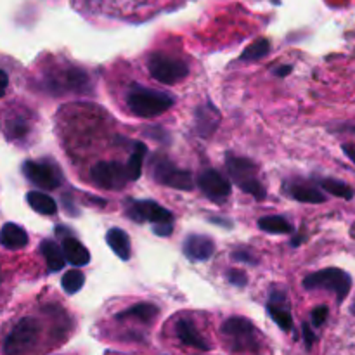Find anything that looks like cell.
Segmentation results:
<instances>
[{
    "instance_id": "obj_8",
    "label": "cell",
    "mask_w": 355,
    "mask_h": 355,
    "mask_svg": "<svg viewBox=\"0 0 355 355\" xmlns=\"http://www.w3.org/2000/svg\"><path fill=\"white\" fill-rule=\"evenodd\" d=\"M125 214L135 222L156 224H173V215L162 205L151 200H128L125 203Z\"/></svg>"
},
{
    "instance_id": "obj_10",
    "label": "cell",
    "mask_w": 355,
    "mask_h": 355,
    "mask_svg": "<svg viewBox=\"0 0 355 355\" xmlns=\"http://www.w3.org/2000/svg\"><path fill=\"white\" fill-rule=\"evenodd\" d=\"M23 173L31 184L44 191H54L61 186V173L58 166L51 163L26 162L23 165Z\"/></svg>"
},
{
    "instance_id": "obj_27",
    "label": "cell",
    "mask_w": 355,
    "mask_h": 355,
    "mask_svg": "<svg viewBox=\"0 0 355 355\" xmlns=\"http://www.w3.org/2000/svg\"><path fill=\"white\" fill-rule=\"evenodd\" d=\"M269 42L267 40H257L255 44L250 45L245 52L241 54V61H257V59L263 58L269 54Z\"/></svg>"
},
{
    "instance_id": "obj_39",
    "label": "cell",
    "mask_w": 355,
    "mask_h": 355,
    "mask_svg": "<svg viewBox=\"0 0 355 355\" xmlns=\"http://www.w3.org/2000/svg\"><path fill=\"white\" fill-rule=\"evenodd\" d=\"M0 283H2V274H0Z\"/></svg>"
},
{
    "instance_id": "obj_16",
    "label": "cell",
    "mask_w": 355,
    "mask_h": 355,
    "mask_svg": "<svg viewBox=\"0 0 355 355\" xmlns=\"http://www.w3.org/2000/svg\"><path fill=\"white\" fill-rule=\"evenodd\" d=\"M218 120H220V114H218V111L211 104H203L194 113L196 132L201 137H210L215 132V128L218 127Z\"/></svg>"
},
{
    "instance_id": "obj_31",
    "label": "cell",
    "mask_w": 355,
    "mask_h": 355,
    "mask_svg": "<svg viewBox=\"0 0 355 355\" xmlns=\"http://www.w3.org/2000/svg\"><path fill=\"white\" fill-rule=\"evenodd\" d=\"M227 279H229V283L234 284V286H238V288L246 286V283H248L245 272H241V270H229Z\"/></svg>"
},
{
    "instance_id": "obj_37",
    "label": "cell",
    "mask_w": 355,
    "mask_h": 355,
    "mask_svg": "<svg viewBox=\"0 0 355 355\" xmlns=\"http://www.w3.org/2000/svg\"><path fill=\"white\" fill-rule=\"evenodd\" d=\"M291 73V66H281L279 69H276L277 76H286Z\"/></svg>"
},
{
    "instance_id": "obj_33",
    "label": "cell",
    "mask_w": 355,
    "mask_h": 355,
    "mask_svg": "<svg viewBox=\"0 0 355 355\" xmlns=\"http://www.w3.org/2000/svg\"><path fill=\"white\" fill-rule=\"evenodd\" d=\"M153 232L156 236H165V238H168L173 232V224H156L153 225Z\"/></svg>"
},
{
    "instance_id": "obj_3",
    "label": "cell",
    "mask_w": 355,
    "mask_h": 355,
    "mask_svg": "<svg viewBox=\"0 0 355 355\" xmlns=\"http://www.w3.org/2000/svg\"><path fill=\"white\" fill-rule=\"evenodd\" d=\"M304 288L309 291L326 290L335 293L336 300L342 304L350 293L352 288V277L349 272L338 267H328V269L318 270V272L309 274L304 279Z\"/></svg>"
},
{
    "instance_id": "obj_29",
    "label": "cell",
    "mask_w": 355,
    "mask_h": 355,
    "mask_svg": "<svg viewBox=\"0 0 355 355\" xmlns=\"http://www.w3.org/2000/svg\"><path fill=\"white\" fill-rule=\"evenodd\" d=\"M231 259L234 260V262H239V263H248V266H257L259 263V259H257L255 255H253L250 250H236V252H232Z\"/></svg>"
},
{
    "instance_id": "obj_15",
    "label": "cell",
    "mask_w": 355,
    "mask_h": 355,
    "mask_svg": "<svg viewBox=\"0 0 355 355\" xmlns=\"http://www.w3.org/2000/svg\"><path fill=\"white\" fill-rule=\"evenodd\" d=\"M175 333L177 338L187 347H193V349L201 350V352H208L211 349L210 343L200 335V331L196 329V326L189 321V319H179L175 324Z\"/></svg>"
},
{
    "instance_id": "obj_17",
    "label": "cell",
    "mask_w": 355,
    "mask_h": 355,
    "mask_svg": "<svg viewBox=\"0 0 355 355\" xmlns=\"http://www.w3.org/2000/svg\"><path fill=\"white\" fill-rule=\"evenodd\" d=\"M62 253H64V259L75 267H83L90 262L89 250L71 236L64 238V241H62Z\"/></svg>"
},
{
    "instance_id": "obj_1",
    "label": "cell",
    "mask_w": 355,
    "mask_h": 355,
    "mask_svg": "<svg viewBox=\"0 0 355 355\" xmlns=\"http://www.w3.org/2000/svg\"><path fill=\"white\" fill-rule=\"evenodd\" d=\"M173 97L162 90L134 85L127 94V104L135 116L153 118L163 114L173 106Z\"/></svg>"
},
{
    "instance_id": "obj_7",
    "label": "cell",
    "mask_w": 355,
    "mask_h": 355,
    "mask_svg": "<svg viewBox=\"0 0 355 355\" xmlns=\"http://www.w3.org/2000/svg\"><path fill=\"white\" fill-rule=\"evenodd\" d=\"M38 335H40V324L37 319L23 318L7 335L6 342H3V354L24 355L30 352L37 343Z\"/></svg>"
},
{
    "instance_id": "obj_34",
    "label": "cell",
    "mask_w": 355,
    "mask_h": 355,
    "mask_svg": "<svg viewBox=\"0 0 355 355\" xmlns=\"http://www.w3.org/2000/svg\"><path fill=\"white\" fill-rule=\"evenodd\" d=\"M304 342H305V347H307V350H311L315 342V335L309 324H304Z\"/></svg>"
},
{
    "instance_id": "obj_36",
    "label": "cell",
    "mask_w": 355,
    "mask_h": 355,
    "mask_svg": "<svg viewBox=\"0 0 355 355\" xmlns=\"http://www.w3.org/2000/svg\"><path fill=\"white\" fill-rule=\"evenodd\" d=\"M342 149H343V153H345L347 158H350V162L355 163V146L354 144H343Z\"/></svg>"
},
{
    "instance_id": "obj_22",
    "label": "cell",
    "mask_w": 355,
    "mask_h": 355,
    "mask_svg": "<svg viewBox=\"0 0 355 355\" xmlns=\"http://www.w3.org/2000/svg\"><path fill=\"white\" fill-rule=\"evenodd\" d=\"M26 201L31 207V210H35L40 215H54L58 211V205L52 200V196L40 193V191H31V193H28Z\"/></svg>"
},
{
    "instance_id": "obj_24",
    "label": "cell",
    "mask_w": 355,
    "mask_h": 355,
    "mask_svg": "<svg viewBox=\"0 0 355 355\" xmlns=\"http://www.w3.org/2000/svg\"><path fill=\"white\" fill-rule=\"evenodd\" d=\"M158 312H159V309L156 307V305H153V304H137V305H134V307L127 309V311L120 312L116 318L118 319L134 318V319H139V321H142V322H149L153 318H156V314H158Z\"/></svg>"
},
{
    "instance_id": "obj_9",
    "label": "cell",
    "mask_w": 355,
    "mask_h": 355,
    "mask_svg": "<svg viewBox=\"0 0 355 355\" xmlns=\"http://www.w3.org/2000/svg\"><path fill=\"white\" fill-rule=\"evenodd\" d=\"M90 177L96 186L107 191H121L128 182L127 168L118 162H99L90 170Z\"/></svg>"
},
{
    "instance_id": "obj_23",
    "label": "cell",
    "mask_w": 355,
    "mask_h": 355,
    "mask_svg": "<svg viewBox=\"0 0 355 355\" xmlns=\"http://www.w3.org/2000/svg\"><path fill=\"white\" fill-rule=\"evenodd\" d=\"M259 227L262 231L270 232V234H291L293 232V225L279 215H269V217H262L259 220Z\"/></svg>"
},
{
    "instance_id": "obj_13",
    "label": "cell",
    "mask_w": 355,
    "mask_h": 355,
    "mask_svg": "<svg viewBox=\"0 0 355 355\" xmlns=\"http://www.w3.org/2000/svg\"><path fill=\"white\" fill-rule=\"evenodd\" d=\"M184 255L193 262H205L215 253V243L208 236L189 234L184 239Z\"/></svg>"
},
{
    "instance_id": "obj_30",
    "label": "cell",
    "mask_w": 355,
    "mask_h": 355,
    "mask_svg": "<svg viewBox=\"0 0 355 355\" xmlns=\"http://www.w3.org/2000/svg\"><path fill=\"white\" fill-rule=\"evenodd\" d=\"M328 315H329V309L326 307V305H319V307H315L311 314L312 324H314L315 328H321V326L326 322V319H328Z\"/></svg>"
},
{
    "instance_id": "obj_21",
    "label": "cell",
    "mask_w": 355,
    "mask_h": 355,
    "mask_svg": "<svg viewBox=\"0 0 355 355\" xmlns=\"http://www.w3.org/2000/svg\"><path fill=\"white\" fill-rule=\"evenodd\" d=\"M146 155H148V146H146L144 142H135L134 151H132L130 158H128V163L125 165V168H127L128 180L141 179L142 163H144Z\"/></svg>"
},
{
    "instance_id": "obj_11",
    "label": "cell",
    "mask_w": 355,
    "mask_h": 355,
    "mask_svg": "<svg viewBox=\"0 0 355 355\" xmlns=\"http://www.w3.org/2000/svg\"><path fill=\"white\" fill-rule=\"evenodd\" d=\"M198 186L214 201H222L231 194V182L217 170H203L198 177Z\"/></svg>"
},
{
    "instance_id": "obj_18",
    "label": "cell",
    "mask_w": 355,
    "mask_h": 355,
    "mask_svg": "<svg viewBox=\"0 0 355 355\" xmlns=\"http://www.w3.org/2000/svg\"><path fill=\"white\" fill-rule=\"evenodd\" d=\"M106 243L110 245V248L113 250L114 255L120 257L121 260H130L132 257L130 238H128V234L123 231V229H118V227L110 229L106 234Z\"/></svg>"
},
{
    "instance_id": "obj_28",
    "label": "cell",
    "mask_w": 355,
    "mask_h": 355,
    "mask_svg": "<svg viewBox=\"0 0 355 355\" xmlns=\"http://www.w3.org/2000/svg\"><path fill=\"white\" fill-rule=\"evenodd\" d=\"M76 2H82L83 6H89V7H104V6H111V7H116V3H125L127 0H76ZM128 2L135 3V7H139L137 3H144V6L151 7L153 0H128Z\"/></svg>"
},
{
    "instance_id": "obj_35",
    "label": "cell",
    "mask_w": 355,
    "mask_h": 355,
    "mask_svg": "<svg viewBox=\"0 0 355 355\" xmlns=\"http://www.w3.org/2000/svg\"><path fill=\"white\" fill-rule=\"evenodd\" d=\"M7 85H9V76L3 69H0V97H3V94H6Z\"/></svg>"
},
{
    "instance_id": "obj_4",
    "label": "cell",
    "mask_w": 355,
    "mask_h": 355,
    "mask_svg": "<svg viewBox=\"0 0 355 355\" xmlns=\"http://www.w3.org/2000/svg\"><path fill=\"white\" fill-rule=\"evenodd\" d=\"M234 352H257L260 345L257 328L246 318H229L220 328Z\"/></svg>"
},
{
    "instance_id": "obj_14",
    "label": "cell",
    "mask_w": 355,
    "mask_h": 355,
    "mask_svg": "<svg viewBox=\"0 0 355 355\" xmlns=\"http://www.w3.org/2000/svg\"><path fill=\"white\" fill-rule=\"evenodd\" d=\"M284 191H286L288 196H291L293 200L300 201V203H324L326 196L322 194V191L318 186H312V184L302 182V180H293V182L284 184Z\"/></svg>"
},
{
    "instance_id": "obj_38",
    "label": "cell",
    "mask_w": 355,
    "mask_h": 355,
    "mask_svg": "<svg viewBox=\"0 0 355 355\" xmlns=\"http://www.w3.org/2000/svg\"><path fill=\"white\" fill-rule=\"evenodd\" d=\"M342 130L350 132V134H355V125H349V127H342Z\"/></svg>"
},
{
    "instance_id": "obj_5",
    "label": "cell",
    "mask_w": 355,
    "mask_h": 355,
    "mask_svg": "<svg viewBox=\"0 0 355 355\" xmlns=\"http://www.w3.org/2000/svg\"><path fill=\"white\" fill-rule=\"evenodd\" d=\"M153 179L158 184H163L166 187L179 191H193L194 182L193 175L187 170L179 168L173 162H170L165 155H155L149 163Z\"/></svg>"
},
{
    "instance_id": "obj_2",
    "label": "cell",
    "mask_w": 355,
    "mask_h": 355,
    "mask_svg": "<svg viewBox=\"0 0 355 355\" xmlns=\"http://www.w3.org/2000/svg\"><path fill=\"white\" fill-rule=\"evenodd\" d=\"M225 166L231 175L232 182L243 191V193L250 194L255 198L257 201L266 200L267 193L263 184L259 179V166L248 158H241V156H234L229 153L225 156Z\"/></svg>"
},
{
    "instance_id": "obj_19",
    "label": "cell",
    "mask_w": 355,
    "mask_h": 355,
    "mask_svg": "<svg viewBox=\"0 0 355 355\" xmlns=\"http://www.w3.org/2000/svg\"><path fill=\"white\" fill-rule=\"evenodd\" d=\"M0 245L7 250H19L28 245V234L16 224H6L0 229Z\"/></svg>"
},
{
    "instance_id": "obj_20",
    "label": "cell",
    "mask_w": 355,
    "mask_h": 355,
    "mask_svg": "<svg viewBox=\"0 0 355 355\" xmlns=\"http://www.w3.org/2000/svg\"><path fill=\"white\" fill-rule=\"evenodd\" d=\"M40 252L44 255L45 262H47V269L51 272H59V270L64 269L66 259L64 253H62V248L52 239H44L40 245Z\"/></svg>"
},
{
    "instance_id": "obj_25",
    "label": "cell",
    "mask_w": 355,
    "mask_h": 355,
    "mask_svg": "<svg viewBox=\"0 0 355 355\" xmlns=\"http://www.w3.org/2000/svg\"><path fill=\"white\" fill-rule=\"evenodd\" d=\"M319 186L324 193L333 194L336 198H342V200H352L354 198V189L349 186V184L342 182V180L336 179H322L319 180Z\"/></svg>"
},
{
    "instance_id": "obj_6",
    "label": "cell",
    "mask_w": 355,
    "mask_h": 355,
    "mask_svg": "<svg viewBox=\"0 0 355 355\" xmlns=\"http://www.w3.org/2000/svg\"><path fill=\"white\" fill-rule=\"evenodd\" d=\"M148 69L153 78L166 85H173L189 75V68L182 59L165 52H153L148 59Z\"/></svg>"
},
{
    "instance_id": "obj_12",
    "label": "cell",
    "mask_w": 355,
    "mask_h": 355,
    "mask_svg": "<svg viewBox=\"0 0 355 355\" xmlns=\"http://www.w3.org/2000/svg\"><path fill=\"white\" fill-rule=\"evenodd\" d=\"M267 312H269L270 319H272L283 331L290 333L291 329H293V318H291L288 298L283 291L274 290L272 293H270L269 304H267Z\"/></svg>"
},
{
    "instance_id": "obj_32",
    "label": "cell",
    "mask_w": 355,
    "mask_h": 355,
    "mask_svg": "<svg viewBox=\"0 0 355 355\" xmlns=\"http://www.w3.org/2000/svg\"><path fill=\"white\" fill-rule=\"evenodd\" d=\"M26 132V125L24 121H9V137H17V135H23Z\"/></svg>"
},
{
    "instance_id": "obj_26",
    "label": "cell",
    "mask_w": 355,
    "mask_h": 355,
    "mask_svg": "<svg viewBox=\"0 0 355 355\" xmlns=\"http://www.w3.org/2000/svg\"><path fill=\"white\" fill-rule=\"evenodd\" d=\"M83 284H85V276H83L80 270H68L61 279L62 290H64L68 295L78 293V291L83 288Z\"/></svg>"
}]
</instances>
